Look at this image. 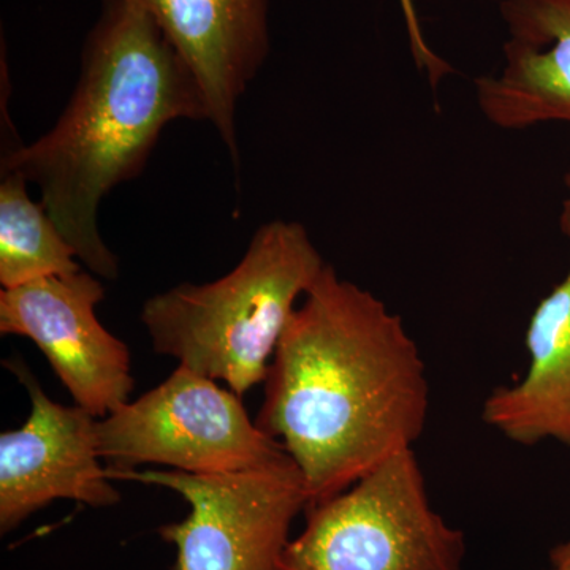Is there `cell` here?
<instances>
[{"mask_svg":"<svg viewBox=\"0 0 570 570\" xmlns=\"http://www.w3.org/2000/svg\"><path fill=\"white\" fill-rule=\"evenodd\" d=\"M255 423L294 460L307 505L414 449L430 382L403 317L326 264L269 365Z\"/></svg>","mask_w":570,"mask_h":570,"instance_id":"1","label":"cell"},{"mask_svg":"<svg viewBox=\"0 0 570 570\" xmlns=\"http://www.w3.org/2000/svg\"><path fill=\"white\" fill-rule=\"evenodd\" d=\"M178 119L208 121L193 71L141 6L104 0L66 110L39 140L2 149L0 170L39 186L41 205L82 265L115 281L119 264L100 235V204L145 170L160 134Z\"/></svg>","mask_w":570,"mask_h":570,"instance_id":"2","label":"cell"},{"mask_svg":"<svg viewBox=\"0 0 570 570\" xmlns=\"http://www.w3.org/2000/svg\"><path fill=\"white\" fill-rule=\"evenodd\" d=\"M325 266L305 225L272 220L257 228L230 273L151 296L141 322L157 354L242 397L265 382L296 302Z\"/></svg>","mask_w":570,"mask_h":570,"instance_id":"3","label":"cell"},{"mask_svg":"<svg viewBox=\"0 0 570 570\" xmlns=\"http://www.w3.org/2000/svg\"><path fill=\"white\" fill-rule=\"evenodd\" d=\"M279 570H466V538L431 504L414 449L307 505Z\"/></svg>","mask_w":570,"mask_h":570,"instance_id":"4","label":"cell"},{"mask_svg":"<svg viewBox=\"0 0 570 570\" xmlns=\"http://www.w3.org/2000/svg\"><path fill=\"white\" fill-rule=\"evenodd\" d=\"M108 472L163 464L189 474H228L284 460L287 452L253 422L242 397L186 366L97 420Z\"/></svg>","mask_w":570,"mask_h":570,"instance_id":"5","label":"cell"},{"mask_svg":"<svg viewBox=\"0 0 570 570\" xmlns=\"http://www.w3.org/2000/svg\"><path fill=\"white\" fill-rule=\"evenodd\" d=\"M181 494L189 515L160 528L176 547L175 570H279L292 523L307 508L302 472L291 456L228 474L108 472Z\"/></svg>","mask_w":570,"mask_h":570,"instance_id":"6","label":"cell"},{"mask_svg":"<svg viewBox=\"0 0 570 570\" xmlns=\"http://www.w3.org/2000/svg\"><path fill=\"white\" fill-rule=\"evenodd\" d=\"M104 298L86 269L0 292V333L31 340L75 404L97 419L129 403L135 385L129 348L97 317Z\"/></svg>","mask_w":570,"mask_h":570,"instance_id":"7","label":"cell"},{"mask_svg":"<svg viewBox=\"0 0 570 570\" xmlns=\"http://www.w3.org/2000/svg\"><path fill=\"white\" fill-rule=\"evenodd\" d=\"M28 390L24 425L0 434V531L7 534L56 499L111 508L121 494L111 485L97 442V417L63 406L43 392L20 358L3 363Z\"/></svg>","mask_w":570,"mask_h":570,"instance_id":"8","label":"cell"},{"mask_svg":"<svg viewBox=\"0 0 570 570\" xmlns=\"http://www.w3.org/2000/svg\"><path fill=\"white\" fill-rule=\"evenodd\" d=\"M193 71L208 121L239 170L236 111L269 50V0H134Z\"/></svg>","mask_w":570,"mask_h":570,"instance_id":"9","label":"cell"},{"mask_svg":"<svg viewBox=\"0 0 570 570\" xmlns=\"http://www.w3.org/2000/svg\"><path fill=\"white\" fill-rule=\"evenodd\" d=\"M504 63L475 78L483 118L502 130L570 124V0H502Z\"/></svg>","mask_w":570,"mask_h":570,"instance_id":"10","label":"cell"},{"mask_svg":"<svg viewBox=\"0 0 570 570\" xmlns=\"http://www.w3.org/2000/svg\"><path fill=\"white\" fill-rule=\"evenodd\" d=\"M560 224L570 245V198L562 204ZM527 348V374L490 393L483 422L513 444L553 441L570 449V264L532 313Z\"/></svg>","mask_w":570,"mask_h":570,"instance_id":"11","label":"cell"},{"mask_svg":"<svg viewBox=\"0 0 570 570\" xmlns=\"http://www.w3.org/2000/svg\"><path fill=\"white\" fill-rule=\"evenodd\" d=\"M0 284L14 288L47 277L73 275L81 264L41 202L28 194V179L0 170Z\"/></svg>","mask_w":570,"mask_h":570,"instance_id":"12","label":"cell"},{"mask_svg":"<svg viewBox=\"0 0 570 570\" xmlns=\"http://www.w3.org/2000/svg\"><path fill=\"white\" fill-rule=\"evenodd\" d=\"M400 6L401 11H403L404 24H406L412 58H414L417 69L426 75L431 89L436 91L442 80L452 73V66L431 50L430 45H428L425 33H423L422 26H420L414 0H400Z\"/></svg>","mask_w":570,"mask_h":570,"instance_id":"13","label":"cell"},{"mask_svg":"<svg viewBox=\"0 0 570 570\" xmlns=\"http://www.w3.org/2000/svg\"><path fill=\"white\" fill-rule=\"evenodd\" d=\"M550 564L553 570H570V531L568 538L550 550Z\"/></svg>","mask_w":570,"mask_h":570,"instance_id":"14","label":"cell"},{"mask_svg":"<svg viewBox=\"0 0 570 570\" xmlns=\"http://www.w3.org/2000/svg\"><path fill=\"white\" fill-rule=\"evenodd\" d=\"M564 183H566V186H568L569 190H570V170L564 176Z\"/></svg>","mask_w":570,"mask_h":570,"instance_id":"15","label":"cell"},{"mask_svg":"<svg viewBox=\"0 0 570 570\" xmlns=\"http://www.w3.org/2000/svg\"><path fill=\"white\" fill-rule=\"evenodd\" d=\"M549 570H553V569L550 568Z\"/></svg>","mask_w":570,"mask_h":570,"instance_id":"16","label":"cell"}]
</instances>
